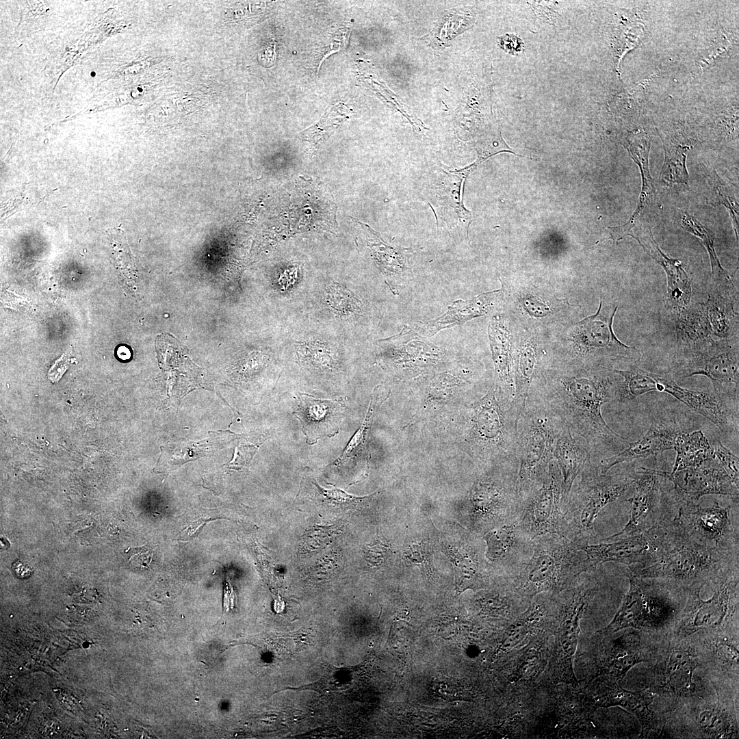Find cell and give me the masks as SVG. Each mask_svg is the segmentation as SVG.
<instances>
[{
  "instance_id": "1",
  "label": "cell",
  "mask_w": 739,
  "mask_h": 739,
  "mask_svg": "<svg viewBox=\"0 0 739 739\" xmlns=\"http://www.w3.org/2000/svg\"><path fill=\"white\" fill-rule=\"evenodd\" d=\"M608 374H560L535 392L561 419L586 442L591 461L617 454L627 439L613 430L604 420L601 406L614 401L619 383Z\"/></svg>"
},
{
  "instance_id": "2",
  "label": "cell",
  "mask_w": 739,
  "mask_h": 739,
  "mask_svg": "<svg viewBox=\"0 0 739 739\" xmlns=\"http://www.w3.org/2000/svg\"><path fill=\"white\" fill-rule=\"evenodd\" d=\"M592 569L580 546L557 534H545L532 540L527 562L506 579L528 601L541 592L556 594L572 585L578 576Z\"/></svg>"
},
{
  "instance_id": "3",
  "label": "cell",
  "mask_w": 739,
  "mask_h": 739,
  "mask_svg": "<svg viewBox=\"0 0 739 739\" xmlns=\"http://www.w3.org/2000/svg\"><path fill=\"white\" fill-rule=\"evenodd\" d=\"M562 424L548 404L530 391L517 422V486L521 500L544 478Z\"/></svg>"
},
{
  "instance_id": "4",
  "label": "cell",
  "mask_w": 739,
  "mask_h": 739,
  "mask_svg": "<svg viewBox=\"0 0 739 739\" xmlns=\"http://www.w3.org/2000/svg\"><path fill=\"white\" fill-rule=\"evenodd\" d=\"M563 507L565 537L580 546L595 536V521L606 505L626 500L635 474H601L591 461L580 474Z\"/></svg>"
},
{
  "instance_id": "5",
  "label": "cell",
  "mask_w": 739,
  "mask_h": 739,
  "mask_svg": "<svg viewBox=\"0 0 739 739\" xmlns=\"http://www.w3.org/2000/svg\"><path fill=\"white\" fill-rule=\"evenodd\" d=\"M629 571L643 579L654 578L686 585L716 581L738 571V553L682 539L656 562L634 565Z\"/></svg>"
},
{
  "instance_id": "6",
  "label": "cell",
  "mask_w": 739,
  "mask_h": 739,
  "mask_svg": "<svg viewBox=\"0 0 739 739\" xmlns=\"http://www.w3.org/2000/svg\"><path fill=\"white\" fill-rule=\"evenodd\" d=\"M493 386L469 413L468 442L471 453L495 465H519L517 422L515 411L504 409Z\"/></svg>"
},
{
  "instance_id": "7",
  "label": "cell",
  "mask_w": 739,
  "mask_h": 739,
  "mask_svg": "<svg viewBox=\"0 0 739 739\" xmlns=\"http://www.w3.org/2000/svg\"><path fill=\"white\" fill-rule=\"evenodd\" d=\"M682 343L673 361L674 375L679 378L705 376L711 380L716 395L723 400L729 397L738 400V339L708 337Z\"/></svg>"
},
{
  "instance_id": "8",
  "label": "cell",
  "mask_w": 739,
  "mask_h": 739,
  "mask_svg": "<svg viewBox=\"0 0 739 739\" xmlns=\"http://www.w3.org/2000/svg\"><path fill=\"white\" fill-rule=\"evenodd\" d=\"M682 539L673 518H670L638 535L588 544L580 549L585 552L592 569L606 562L646 567L656 562Z\"/></svg>"
},
{
  "instance_id": "9",
  "label": "cell",
  "mask_w": 739,
  "mask_h": 739,
  "mask_svg": "<svg viewBox=\"0 0 739 739\" xmlns=\"http://www.w3.org/2000/svg\"><path fill=\"white\" fill-rule=\"evenodd\" d=\"M518 465L503 467L496 475L477 479L470 491L472 520L476 528L490 530L519 515L521 498L517 486Z\"/></svg>"
},
{
  "instance_id": "10",
  "label": "cell",
  "mask_w": 739,
  "mask_h": 739,
  "mask_svg": "<svg viewBox=\"0 0 739 739\" xmlns=\"http://www.w3.org/2000/svg\"><path fill=\"white\" fill-rule=\"evenodd\" d=\"M618 307H604L601 300L597 312L579 322L575 327L574 358L585 360L592 366L622 363L630 367L643 354L634 346L618 339L613 331V320Z\"/></svg>"
},
{
  "instance_id": "11",
  "label": "cell",
  "mask_w": 739,
  "mask_h": 739,
  "mask_svg": "<svg viewBox=\"0 0 739 739\" xmlns=\"http://www.w3.org/2000/svg\"><path fill=\"white\" fill-rule=\"evenodd\" d=\"M677 502L673 521L682 536L699 544L738 553V534L731 520L730 507L718 502L703 507L692 502Z\"/></svg>"
},
{
  "instance_id": "12",
  "label": "cell",
  "mask_w": 739,
  "mask_h": 739,
  "mask_svg": "<svg viewBox=\"0 0 739 739\" xmlns=\"http://www.w3.org/2000/svg\"><path fill=\"white\" fill-rule=\"evenodd\" d=\"M716 584L714 595L707 600L700 596L704 583L688 587V602L681 617L682 630H718L738 615V571L718 580Z\"/></svg>"
},
{
  "instance_id": "13",
  "label": "cell",
  "mask_w": 739,
  "mask_h": 739,
  "mask_svg": "<svg viewBox=\"0 0 739 739\" xmlns=\"http://www.w3.org/2000/svg\"><path fill=\"white\" fill-rule=\"evenodd\" d=\"M562 476L554 458L541 484L521 500L520 523L534 539L545 534L565 536L564 514L560 503Z\"/></svg>"
},
{
  "instance_id": "14",
  "label": "cell",
  "mask_w": 739,
  "mask_h": 739,
  "mask_svg": "<svg viewBox=\"0 0 739 739\" xmlns=\"http://www.w3.org/2000/svg\"><path fill=\"white\" fill-rule=\"evenodd\" d=\"M659 476L654 469L640 467L635 474L634 492L626 501L631 505L628 522L619 532L602 539L617 541L638 535L665 519L671 518L676 502L663 491Z\"/></svg>"
},
{
  "instance_id": "15",
  "label": "cell",
  "mask_w": 739,
  "mask_h": 739,
  "mask_svg": "<svg viewBox=\"0 0 739 739\" xmlns=\"http://www.w3.org/2000/svg\"><path fill=\"white\" fill-rule=\"evenodd\" d=\"M630 590L612 621L604 630L614 632L627 627L643 628L664 623L675 614L672 599L658 586L627 572Z\"/></svg>"
},
{
  "instance_id": "16",
  "label": "cell",
  "mask_w": 739,
  "mask_h": 739,
  "mask_svg": "<svg viewBox=\"0 0 739 739\" xmlns=\"http://www.w3.org/2000/svg\"><path fill=\"white\" fill-rule=\"evenodd\" d=\"M627 236L634 238L644 251L665 271L667 278V307L673 315L677 330L684 328L691 320L692 281L679 260L667 256L660 248L649 226L636 224Z\"/></svg>"
},
{
  "instance_id": "17",
  "label": "cell",
  "mask_w": 739,
  "mask_h": 739,
  "mask_svg": "<svg viewBox=\"0 0 739 739\" xmlns=\"http://www.w3.org/2000/svg\"><path fill=\"white\" fill-rule=\"evenodd\" d=\"M654 470L672 482L673 495L676 501L696 502L701 497L712 494L738 498V485L734 482L716 457L699 467L675 472Z\"/></svg>"
},
{
  "instance_id": "18",
  "label": "cell",
  "mask_w": 739,
  "mask_h": 739,
  "mask_svg": "<svg viewBox=\"0 0 739 739\" xmlns=\"http://www.w3.org/2000/svg\"><path fill=\"white\" fill-rule=\"evenodd\" d=\"M482 539L487 543V560L502 570L505 580L516 573L532 554L533 539L519 517L488 531Z\"/></svg>"
},
{
  "instance_id": "19",
  "label": "cell",
  "mask_w": 739,
  "mask_h": 739,
  "mask_svg": "<svg viewBox=\"0 0 739 739\" xmlns=\"http://www.w3.org/2000/svg\"><path fill=\"white\" fill-rule=\"evenodd\" d=\"M476 168L472 164L460 170L446 172L441 169L438 172V179L430 185L428 191V203L436 216L437 223L439 220L448 225L458 222L465 225L468 231L473 220L471 213L463 205L464 183Z\"/></svg>"
},
{
  "instance_id": "20",
  "label": "cell",
  "mask_w": 739,
  "mask_h": 739,
  "mask_svg": "<svg viewBox=\"0 0 739 739\" xmlns=\"http://www.w3.org/2000/svg\"><path fill=\"white\" fill-rule=\"evenodd\" d=\"M343 398L318 399L307 393H299L298 406L293 414L300 422L306 443L313 445L323 437L339 433L346 409Z\"/></svg>"
},
{
  "instance_id": "21",
  "label": "cell",
  "mask_w": 739,
  "mask_h": 739,
  "mask_svg": "<svg viewBox=\"0 0 739 739\" xmlns=\"http://www.w3.org/2000/svg\"><path fill=\"white\" fill-rule=\"evenodd\" d=\"M367 246L385 282L394 295L413 280V256L417 250L412 248L394 246L385 242L380 235L365 225Z\"/></svg>"
},
{
  "instance_id": "22",
  "label": "cell",
  "mask_w": 739,
  "mask_h": 739,
  "mask_svg": "<svg viewBox=\"0 0 739 739\" xmlns=\"http://www.w3.org/2000/svg\"><path fill=\"white\" fill-rule=\"evenodd\" d=\"M384 356L404 368L423 370L437 361L441 350L413 328L404 325L402 330L380 340Z\"/></svg>"
},
{
  "instance_id": "23",
  "label": "cell",
  "mask_w": 739,
  "mask_h": 739,
  "mask_svg": "<svg viewBox=\"0 0 739 739\" xmlns=\"http://www.w3.org/2000/svg\"><path fill=\"white\" fill-rule=\"evenodd\" d=\"M554 458L562 476L560 503L563 509L576 478L591 461L586 441L563 421L556 439Z\"/></svg>"
},
{
  "instance_id": "24",
  "label": "cell",
  "mask_w": 739,
  "mask_h": 739,
  "mask_svg": "<svg viewBox=\"0 0 739 739\" xmlns=\"http://www.w3.org/2000/svg\"><path fill=\"white\" fill-rule=\"evenodd\" d=\"M656 391L666 392L712 422L721 431L730 429L733 414L724 400L715 393L692 391L677 385L671 378L652 373Z\"/></svg>"
},
{
  "instance_id": "25",
  "label": "cell",
  "mask_w": 739,
  "mask_h": 739,
  "mask_svg": "<svg viewBox=\"0 0 739 739\" xmlns=\"http://www.w3.org/2000/svg\"><path fill=\"white\" fill-rule=\"evenodd\" d=\"M679 432V428L673 424L664 422L653 424L640 439L629 442L626 449L599 461L595 465L601 474H606L614 466L624 462L656 456L673 450L676 437Z\"/></svg>"
},
{
  "instance_id": "26",
  "label": "cell",
  "mask_w": 739,
  "mask_h": 739,
  "mask_svg": "<svg viewBox=\"0 0 739 739\" xmlns=\"http://www.w3.org/2000/svg\"><path fill=\"white\" fill-rule=\"evenodd\" d=\"M625 147L628 150L631 157L639 167L642 187L636 208L628 221L622 225L607 227L610 234V238L615 244H617L619 240L628 235L629 232L636 224L637 219L653 192V181L649 167V156L651 148L649 136L644 131H638L631 133L627 137Z\"/></svg>"
},
{
  "instance_id": "27",
  "label": "cell",
  "mask_w": 739,
  "mask_h": 739,
  "mask_svg": "<svg viewBox=\"0 0 739 739\" xmlns=\"http://www.w3.org/2000/svg\"><path fill=\"white\" fill-rule=\"evenodd\" d=\"M499 292L500 290H495L480 294L470 300H457L441 316L426 322H416L413 329L427 338L442 330L462 325L474 318L485 315L492 309Z\"/></svg>"
},
{
  "instance_id": "28",
  "label": "cell",
  "mask_w": 739,
  "mask_h": 739,
  "mask_svg": "<svg viewBox=\"0 0 739 739\" xmlns=\"http://www.w3.org/2000/svg\"><path fill=\"white\" fill-rule=\"evenodd\" d=\"M673 449L676 457L671 472L697 467L715 458L712 444L701 430L680 432L676 437Z\"/></svg>"
},
{
  "instance_id": "29",
  "label": "cell",
  "mask_w": 739,
  "mask_h": 739,
  "mask_svg": "<svg viewBox=\"0 0 739 739\" xmlns=\"http://www.w3.org/2000/svg\"><path fill=\"white\" fill-rule=\"evenodd\" d=\"M385 399L380 386L374 388L365 417L359 429L352 437L341 454L330 465L338 473L346 471L354 461L366 452V442L376 411Z\"/></svg>"
},
{
  "instance_id": "30",
  "label": "cell",
  "mask_w": 739,
  "mask_h": 739,
  "mask_svg": "<svg viewBox=\"0 0 739 739\" xmlns=\"http://www.w3.org/2000/svg\"><path fill=\"white\" fill-rule=\"evenodd\" d=\"M611 370L623 378L619 383L612 403H625L643 394L656 391V382L651 372L635 365Z\"/></svg>"
},
{
  "instance_id": "31",
  "label": "cell",
  "mask_w": 739,
  "mask_h": 739,
  "mask_svg": "<svg viewBox=\"0 0 739 739\" xmlns=\"http://www.w3.org/2000/svg\"><path fill=\"white\" fill-rule=\"evenodd\" d=\"M696 667L692 655L686 650L673 651L666 661L667 684L675 692H690L695 688L692 673Z\"/></svg>"
},
{
  "instance_id": "32",
  "label": "cell",
  "mask_w": 739,
  "mask_h": 739,
  "mask_svg": "<svg viewBox=\"0 0 739 739\" xmlns=\"http://www.w3.org/2000/svg\"><path fill=\"white\" fill-rule=\"evenodd\" d=\"M681 226L697 237L705 247L710 260L713 284L725 285L731 282V276L722 267L714 247V233L706 229L696 218L688 213L680 218Z\"/></svg>"
},
{
  "instance_id": "33",
  "label": "cell",
  "mask_w": 739,
  "mask_h": 739,
  "mask_svg": "<svg viewBox=\"0 0 739 739\" xmlns=\"http://www.w3.org/2000/svg\"><path fill=\"white\" fill-rule=\"evenodd\" d=\"M664 161L660 175V181L670 185H688L689 175L686 162L689 146L664 142Z\"/></svg>"
},
{
  "instance_id": "34",
  "label": "cell",
  "mask_w": 739,
  "mask_h": 739,
  "mask_svg": "<svg viewBox=\"0 0 739 739\" xmlns=\"http://www.w3.org/2000/svg\"><path fill=\"white\" fill-rule=\"evenodd\" d=\"M478 158L474 163L476 167L487 158L500 152H511V148L504 141L498 129L486 131L480 135L476 142Z\"/></svg>"
},
{
  "instance_id": "35",
  "label": "cell",
  "mask_w": 739,
  "mask_h": 739,
  "mask_svg": "<svg viewBox=\"0 0 739 739\" xmlns=\"http://www.w3.org/2000/svg\"><path fill=\"white\" fill-rule=\"evenodd\" d=\"M311 483L313 484L315 489V494L316 499L333 506L344 507L356 506L372 497L374 494L364 497H356L348 494L339 489H324L320 487L315 481H311Z\"/></svg>"
},
{
  "instance_id": "36",
  "label": "cell",
  "mask_w": 739,
  "mask_h": 739,
  "mask_svg": "<svg viewBox=\"0 0 739 739\" xmlns=\"http://www.w3.org/2000/svg\"><path fill=\"white\" fill-rule=\"evenodd\" d=\"M697 719L701 729L712 736L725 735L729 726L725 714L718 708L703 710L699 713Z\"/></svg>"
},
{
  "instance_id": "37",
  "label": "cell",
  "mask_w": 739,
  "mask_h": 739,
  "mask_svg": "<svg viewBox=\"0 0 739 739\" xmlns=\"http://www.w3.org/2000/svg\"><path fill=\"white\" fill-rule=\"evenodd\" d=\"M715 457L718 460L734 482L739 484V459L723 443L717 440L712 444Z\"/></svg>"
},
{
  "instance_id": "38",
  "label": "cell",
  "mask_w": 739,
  "mask_h": 739,
  "mask_svg": "<svg viewBox=\"0 0 739 739\" xmlns=\"http://www.w3.org/2000/svg\"><path fill=\"white\" fill-rule=\"evenodd\" d=\"M390 550L389 542L383 535L377 534L374 540L365 547L366 560L372 566L380 565L387 557Z\"/></svg>"
},
{
  "instance_id": "39",
  "label": "cell",
  "mask_w": 739,
  "mask_h": 739,
  "mask_svg": "<svg viewBox=\"0 0 739 739\" xmlns=\"http://www.w3.org/2000/svg\"><path fill=\"white\" fill-rule=\"evenodd\" d=\"M716 192L717 196V200L718 204H722L726 207L732 219V224L734 229L736 235L737 242L738 241V207L736 200L727 192L723 190L721 185H717L716 187Z\"/></svg>"
},
{
  "instance_id": "40",
  "label": "cell",
  "mask_w": 739,
  "mask_h": 739,
  "mask_svg": "<svg viewBox=\"0 0 739 739\" xmlns=\"http://www.w3.org/2000/svg\"><path fill=\"white\" fill-rule=\"evenodd\" d=\"M129 562L137 569H147L149 567L153 558V552L151 547L142 546L130 548L127 551Z\"/></svg>"
},
{
  "instance_id": "41",
  "label": "cell",
  "mask_w": 739,
  "mask_h": 739,
  "mask_svg": "<svg viewBox=\"0 0 739 739\" xmlns=\"http://www.w3.org/2000/svg\"><path fill=\"white\" fill-rule=\"evenodd\" d=\"M406 557L416 564H422L427 569V572H433L431 567L430 554L424 545H413L404 553Z\"/></svg>"
},
{
  "instance_id": "42",
  "label": "cell",
  "mask_w": 739,
  "mask_h": 739,
  "mask_svg": "<svg viewBox=\"0 0 739 739\" xmlns=\"http://www.w3.org/2000/svg\"><path fill=\"white\" fill-rule=\"evenodd\" d=\"M524 309L535 317H542L550 313L549 307L533 296H527L523 299Z\"/></svg>"
},
{
  "instance_id": "43",
  "label": "cell",
  "mask_w": 739,
  "mask_h": 739,
  "mask_svg": "<svg viewBox=\"0 0 739 739\" xmlns=\"http://www.w3.org/2000/svg\"><path fill=\"white\" fill-rule=\"evenodd\" d=\"M718 656L723 663L731 664L738 667V649L728 643H722L718 646Z\"/></svg>"
},
{
  "instance_id": "44",
  "label": "cell",
  "mask_w": 739,
  "mask_h": 739,
  "mask_svg": "<svg viewBox=\"0 0 739 739\" xmlns=\"http://www.w3.org/2000/svg\"><path fill=\"white\" fill-rule=\"evenodd\" d=\"M70 359L67 355H62L51 366L48 373L49 379L53 382H57L65 371L68 369Z\"/></svg>"
},
{
  "instance_id": "45",
  "label": "cell",
  "mask_w": 739,
  "mask_h": 739,
  "mask_svg": "<svg viewBox=\"0 0 739 739\" xmlns=\"http://www.w3.org/2000/svg\"><path fill=\"white\" fill-rule=\"evenodd\" d=\"M499 40L501 47L511 53L520 52L523 47L521 40L514 35L506 34L500 37Z\"/></svg>"
},
{
  "instance_id": "46",
  "label": "cell",
  "mask_w": 739,
  "mask_h": 739,
  "mask_svg": "<svg viewBox=\"0 0 739 739\" xmlns=\"http://www.w3.org/2000/svg\"><path fill=\"white\" fill-rule=\"evenodd\" d=\"M116 354L118 357L123 361L128 360L131 357V352L125 346H119L117 349Z\"/></svg>"
}]
</instances>
